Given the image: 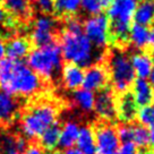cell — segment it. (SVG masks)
I'll return each instance as SVG.
<instances>
[{
	"label": "cell",
	"mask_w": 154,
	"mask_h": 154,
	"mask_svg": "<svg viewBox=\"0 0 154 154\" xmlns=\"http://www.w3.org/2000/svg\"><path fill=\"white\" fill-rule=\"evenodd\" d=\"M131 95L138 106H144L154 101V88L149 81L145 78H135Z\"/></svg>",
	"instance_id": "obj_13"
},
{
	"label": "cell",
	"mask_w": 154,
	"mask_h": 154,
	"mask_svg": "<svg viewBox=\"0 0 154 154\" xmlns=\"http://www.w3.org/2000/svg\"><path fill=\"white\" fill-rule=\"evenodd\" d=\"M53 9L61 16L72 17L81 9V0H54Z\"/></svg>",
	"instance_id": "obj_26"
},
{
	"label": "cell",
	"mask_w": 154,
	"mask_h": 154,
	"mask_svg": "<svg viewBox=\"0 0 154 154\" xmlns=\"http://www.w3.org/2000/svg\"><path fill=\"white\" fill-rule=\"evenodd\" d=\"M149 83L152 84V86L154 88V67H153V70L151 72V76H149Z\"/></svg>",
	"instance_id": "obj_40"
},
{
	"label": "cell",
	"mask_w": 154,
	"mask_h": 154,
	"mask_svg": "<svg viewBox=\"0 0 154 154\" xmlns=\"http://www.w3.org/2000/svg\"><path fill=\"white\" fill-rule=\"evenodd\" d=\"M109 74L113 88L119 93L127 92L135 79V72L130 58L121 51L111 53L109 59Z\"/></svg>",
	"instance_id": "obj_6"
},
{
	"label": "cell",
	"mask_w": 154,
	"mask_h": 154,
	"mask_svg": "<svg viewBox=\"0 0 154 154\" xmlns=\"http://www.w3.org/2000/svg\"><path fill=\"white\" fill-rule=\"evenodd\" d=\"M138 154H140V153H138ZM140 154H154V151H153V152H142Z\"/></svg>",
	"instance_id": "obj_41"
},
{
	"label": "cell",
	"mask_w": 154,
	"mask_h": 154,
	"mask_svg": "<svg viewBox=\"0 0 154 154\" xmlns=\"http://www.w3.org/2000/svg\"><path fill=\"white\" fill-rule=\"evenodd\" d=\"M147 45L154 50V23L152 24L151 29H149V41H147Z\"/></svg>",
	"instance_id": "obj_34"
},
{
	"label": "cell",
	"mask_w": 154,
	"mask_h": 154,
	"mask_svg": "<svg viewBox=\"0 0 154 154\" xmlns=\"http://www.w3.org/2000/svg\"><path fill=\"white\" fill-rule=\"evenodd\" d=\"M6 18H7V15H6V11H5V9L2 8V6L0 5V25L2 24L4 22H5Z\"/></svg>",
	"instance_id": "obj_38"
},
{
	"label": "cell",
	"mask_w": 154,
	"mask_h": 154,
	"mask_svg": "<svg viewBox=\"0 0 154 154\" xmlns=\"http://www.w3.org/2000/svg\"><path fill=\"white\" fill-rule=\"evenodd\" d=\"M27 147V142L23 136L7 135L0 143V152L2 154H22Z\"/></svg>",
	"instance_id": "obj_23"
},
{
	"label": "cell",
	"mask_w": 154,
	"mask_h": 154,
	"mask_svg": "<svg viewBox=\"0 0 154 154\" xmlns=\"http://www.w3.org/2000/svg\"><path fill=\"white\" fill-rule=\"evenodd\" d=\"M135 77L147 79L154 67V58L147 52H136L130 58Z\"/></svg>",
	"instance_id": "obj_15"
},
{
	"label": "cell",
	"mask_w": 154,
	"mask_h": 154,
	"mask_svg": "<svg viewBox=\"0 0 154 154\" xmlns=\"http://www.w3.org/2000/svg\"><path fill=\"white\" fill-rule=\"evenodd\" d=\"M111 2H112V0H101V4L103 8H108L111 5Z\"/></svg>",
	"instance_id": "obj_39"
},
{
	"label": "cell",
	"mask_w": 154,
	"mask_h": 154,
	"mask_svg": "<svg viewBox=\"0 0 154 154\" xmlns=\"http://www.w3.org/2000/svg\"><path fill=\"white\" fill-rule=\"evenodd\" d=\"M27 66L42 78H53L63 67V53L57 42L36 47L27 54Z\"/></svg>",
	"instance_id": "obj_3"
},
{
	"label": "cell",
	"mask_w": 154,
	"mask_h": 154,
	"mask_svg": "<svg viewBox=\"0 0 154 154\" xmlns=\"http://www.w3.org/2000/svg\"><path fill=\"white\" fill-rule=\"evenodd\" d=\"M22 154H44V152L42 147H40L38 145H31V146H27Z\"/></svg>",
	"instance_id": "obj_33"
},
{
	"label": "cell",
	"mask_w": 154,
	"mask_h": 154,
	"mask_svg": "<svg viewBox=\"0 0 154 154\" xmlns=\"http://www.w3.org/2000/svg\"><path fill=\"white\" fill-rule=\"evenodd\" d=\"M131 143L140 149L149 146V129L146 126L142 124L131 126Z\"/></svg>",
	"instance_id": "obj_27"
},
{
	"label": "cell",
	"mask_w": 154,
	"mask_h": 154,
	"mask_svg": "<svg viewBox=\"0 0 154 154\" xmlns=\"http://www.w3.org/2000/svg\"><path fill=\"white\" fill-rule=\"evenodd\" d=\"M2 8L16 18L26 19L31 15L29 0H2Z\"/></svg>",
	"instance_id": "obj_22"
},
{
	"label": "cell",
	"mask_w": 154,
	"mask_h": 154,
	"mask_svg": "<svg viewBox=\"0 0 154 154\" xmlns=\"http://www.w3.org/2000/svg\"><path fill=\"white\" fill-rule=\"evenodd\" d=\"M42 86L40 76L20 60L2 58L0 60V88L20 96H32Z\"/></svg>",
	"instance_id": "obj_2"
},
{
	"label": "cell",
	"mask_w": 154,
	"mask_h": 154,
	"mask_svg": "<svg viewBox=\"0 0 154 154\" xmlns=\"http://www.w3.org/2000/svg\"><path fill=\"white\" fill-rule=\"evenodd\" d=\"M109 81V72L101 65H91L84 70L83 87L92 92H99L106 88Z\"/></svg>",
	"instance_id": "obj_10"
},
{
	"label": "cell",
	"mask_w": 154,
	"mask_h": 154,
	"mask_svg": "<svg viewBox=\"0 0 154 154\" xmlns=\"http://www.w3.org/2000/svg\"><path fill=\"white\" fill-rule=\"evenodd\" d=\"M79 125L76 121L68 120L60 128V134H59V143L58 145L61 149H68L72 147L76 144L78 133H79Z\"/></svg>",
	"instance_id": "obj_19"
},
{
	"label": "cell",
	"mask_w": 154,
	"mask_h": 154,
	"mask_svg": "<svg viewBox=\"0 0 154 154\" xmlns=\"http://www.w3.org/2000/svg\"><path fill=\"white\" fill-rule=\"evenodd\" d=\"M60 154H84L82 151L77 149V147H68V149H63V151Z\"/></svg>",
	"instance_id": "obj_35"
},
{
	"label": "cell",
	"mask_w": 154,
	"mask_h": 154,
	"mask_svg": "<svg viewBox=\"0 0 154 154\" xmlns=\"http://www.w3.org/2000/svg\"><path fill=\"white\" fill-rule=\"evenodd\" d=\"M140 124L144 126H153L154 125V101L149 104L140 106V109L137 111V116Z\"/></svg>",
	"instance_id": "obj_28"
},
{
	"label": "cell",
	"mask_w": 154,
	"mask_h": 154,
	"mask_svg": "<svg viewBox=\"0 0 154 154\" xmlns=\"http://www.w3.org/2000/svg\"><path fill=\"white\" fill-rule=\"evenodd\" d=\"M57 108L48 102L38 103L26 111L22 118L20 128L26 138L34 140L43 133L48 127L57 122Z\"/></svg>",
	"instance_id": "obj_4"
},
{
	"label": "cell",
	"mask_w": 154,
	"mask_h": 154,
	"mask_svg": "<svg viewBox=\"0 0 154 154\" xmlns=\"http://www.w3.org/2000/svg\"><path fill=\"white\" fill-rule=\"evenodd\" d=\"M59 134H60V127L58 122L48 127L42 134L38 136L41 147L48 151H52L58 146L59 143Z\"/></svg>",
	"instance_id": "obj_25"
},
{
	"label": "cell",
	"mask_w": 154,
	"mask_h": 154,
	"mask_svg": "<svg viewBox=\"0 0 154 154\" xmlns=\"http://www.w3.org/2000/svg\"><path fill=\"white\" fill-rule=\"evenodd\" d=\"M56 31H57L56 19L47 14L41 15L34 20L31 31V40L36 47L45 45L54 41Z\"/></svg>",
	"instance_id": "obj_9"
},
{
	"label": "cell",
	"mask_w": 154,
	"mask_h": 154,
	"mask_svg": "<svg viewBox=\"0 0 154 154\" xmlns=\"http://www.w3.org/2000/svg\"><path fill=\"white\" fill-rule=\"evenodd\" d=\"M72 101L75 106L85 113H90L94 110L95 103V92H92L86 88H77L72 94Z\"/></svg>",
	"instance_id": "obj_21"
},
{
	"label": "cell",
	"mask_w": 154,
	"mask_h": 154,
	"mask_svg": "<svg viewBox=\"0 0 154 154\" xmlns=\"http://www.w3.org/2000/svg\"><path fill=\"white\" fill-rule=\"evenodd\" d=\"M6 44V54L10 59L22 60L29 52L31 44L23 36H14Z\"/></svg>",
	"instance_id": "obj_17"
},
{
	"label": "cell",
	"mask_w": 154,
	"mask_h": 154,
	"mask_svg": "<svg viewBox=\"0 0 154 154\" xmlns=\"http://www.w3.org/2000/svg\"><path fill=\"white\" fill-rule=\"evenodd\" d=\"M128 41L134 48L144 49L149 41V27L135 23L129 29Z\"/></svg>",
	"instance_id": "obj_24"
},
{
	"label": "cell",
	"mask_w": 154,
	"mask_h": 154,
	"mask_svg": "<svg viewBox=\"0 0 154 154\" xmlns=\"http://www.w3.org/2000/svg\"><path fill=\"white\" fill-rule=\"evenodd\" d=\"M95 154H116L120 146L117 129L110 124H100L95 131Z\"/></svg>",
	"instance_id": "obj_8"
},
{
	"label": "cell",
	"mask_w": 154,
	"mask_h": 154,
	"mask_svg": "<svg viewBox=\"0 0 154 154\" xmlns=\"http://www.w3.org/2000/svg\"><path fill=\"white\" fill-rule=\"evenodd\" d=\"M117 134L120 142L126 143V142H131V126L128 124L119 126V128L117 129Z\"/></svg>",
	"instance_id": "obj_30"
},
{
	"label": "cell",
	"mask_w": 154,
	"mask_h": 154,
	"mask_svg": "<svg viewBox=\"0 0 154 154\" xmlns=\"http://www.w3.org/2000/svg\"><path fill=\"white\" fill-rule=\"evenodd\" d=\"M81 8L88 15L101 14L103 9L101 0H81Z\"/></svg>",
	"instance_id": "obj_29"
},
{
	"label": "cell",
	"mask_w": 154,
	"mask_h": 154,
	"mask_svg": "<svg viewBox=\"0 0 154 154\" xmlns=\"http://www.w3.org/2000/svg\"><path fill=\"white\" fill-rule=\"evenodd\" d=\"M116 154H138V151L131 142H126V143L120 144Z\"/></svg>",
	"instance_id": "obj_32"
},
{
	"label": "cell",
	"mask_w": 154,
	"mask_h": 154,
	"mask_svg": "<svg viewBox=\"0 0 154 154\" xmlns=\"http://www.w3.org/2000/svg\"><path fill=\"white\" fill-rule=\"evenodd\" d=\"M140 1H142V0H140Z\"/></svg>",
	"instance_id": "obj_42"
},
{
	"label": "cell",
	"mask_w": 154,
	"mask_h": 154,
	"mask_svg": "<svg viewBox=\"0 0 154 154\" xmlns=\"http://www.w3.org/2000/svg\"><path fill=\"white\" fill-rule=\"evenodd\" d=\"M133 19L136 24L149 26L154 23V0H142L137 4Z\"/></svg>",
	"instance_id": "obj_18"
},
{
	"label": "cell",
	"mask_w": 154,
	"mask_h": 154,
	"mask_svg": "<svg viewBox=\"0 0 154 154\" xmlns=\"http://www.w3.org/2000/svg\"><path fill=\"white\" fill-rule=\"evenodd\" d=\"M99 92V95L95 96L94 110L96 111L97 116H100L103 119H113L117 115V104L113 93L106 87Z\"/></svg>",
	"instance_id": "obj_11"
},
{
	"label": "cell",
	"mask_w": 154,
	"mask_h": 154,
	"mask_svg": "<svg viewBox=\"0 0 154 154\" xmlns=\"http://www.w3.org/2000/svg\"><path fill=\"white\" fill-rule=\"evenodd\" d=\"M5 54H6V44H5V42L0 38V60H1L2 58H5Z\"/></svg>",
	"instance_id": "obj_37"
},
{
	"label": "cell",
	"mask_w": 154,
	"mask_h": 154,
	"mask_svg": "<svg viewBox=\"0 0 154 154\" xmlns=\"http://www.w3.org/2000/svg\"><path fill=\"white\" fill-rule=\"evenodd\" d=\"M63 58L69 63H75L81 67H88L101 60L100 53L83 32L81 20L69 17L65 24V31L60 44Z\"/></svg>",
	"instance_id": "obj_1"
},
{
	"label": "cell",
	"mask_w": 154,
	"mask_h": 154,
	"mask_svg": "<svg viewBox=\"0 0 154 154\" xmlns=\"http://www.w3.org/2000/svg\"><path fill=\"white\" fill-rule=\"evenodd\" d=\"M32 1L34 5L38 7V9L48 14L53 9V1L54 0H29Z\"/></svg>",
	"instance_id": "obj_31"
},
{
	"label": "cell",
	"mask_w": 154,
	"mask_h": 154,
	"mask_svg": "<svg viewBox=\"0 0 154 154\" xmlns=\"http://www.w3.org/2000/svg\"><path fill=\"white\" fill-rule=\"evenodd\" d=\"M61 79L65 87L68 90L75 91L81 88L84 81V69L75 63H68L61 67Z\"/></svg>",
	"instance_id": "obj_14"
},
{
	"label": "cell",
	"mask_w": 154,
	"mask_h": 154,
	"mask_svg": "<svg viewBox=\"0 0 154 154\" xmlns=\"http://www.w3.org/2000/svg\"><path fill=\"white\" fill-rule=\"evenodd\" d=\"M83 32L97 49L106 47L111 41L110 20L103 14L91 15L83 24Z\"/></svg>",
	"instance_id": "obj_7"
},
{
	"label": "cell",
	"mask_w": 154,
	"mask_h": 154,
	"mask_svg": "<svg viewBox=\"0 0 154 154\" xmlns=\"http://www.w3.org/2000/svg\"><path fill=\"white\" fill-rule=\"evenodd\" d=\"M19 102L15 95L0 90V125H9L17 117Z\"/></svg>",
	"instance_id": "obj_12"
},
{
	"label": "cell",
	"mask_w": 154,
	"mask_h": 154,
	"mask_svg": "<svg viewBox=\"0 0 154 154\" xmlns=\"http://www.w3.org/2000/svg\"><path fill=\"white\" fill-rule=\"evenodd\" d=\"M137 0H112L108 7V18L110 20L111 38L117 42H126L131 26Z\"/></svg>",
	"instance_id": "obj_5"
},
{
	"label": "cell",
	"mask_w": 154,
	"mask_h": 154,
	"mask_svg": "<svg viewBox=\"0 0 154 154\" xmlns=\"http://www.w3.org/2000/svg\"><path fill=\"white\" fill-rule=\"evenodd\" d=\"M76 145L84 154H95V135L92 127L83 126L79 128Z\"/></svg>",
	"instance_id": "obj_20"
},
{
	"label": "cell",
	"mask_w": 154,
	"mask_h": 154,
	"mask_svg": "<svg viewBox=\"0 0 154 154\" xmlns=\"http://www.w3.org/2000/svg\"><path fill=\"white\" fill-rule=\"evenodd\" d=\"M149 145L154 147V125L149 126Z\"/></svg>",
	"instance_id": "obj_36"
},
{
	"label": "cell",
	"mask_w": 154,
	"mask_h": 154,
	"mask_svg": "<svg viewBox=\"0 0 154 154\" xmlns=\"http://www.w3.org/2000/svg\"><path fill=\"white\" fill-rule=\"evenodd\" d=\"M137 104L133 99L131 93L124 92V94L120 96V100L118 102L117 106V115L120 118L121 121L125 124H128L133 121L137 116Z\"/></svg>",
	"instance_id": "obj_16"
}]
</instances>
